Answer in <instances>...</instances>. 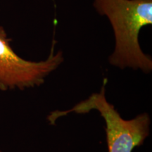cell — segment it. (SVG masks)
<instances>
[{
	"mask_svg": "<svg viewBox=\"0 0 152 152\" xmlns=\"http://www.w3.org/2000/svg\"><path fill=\"white\" fill-rule=\"evenodd\" d=\"M93 6L109 19L113 30L115 47L109 64L150 73L152 59L142 51L139 35L142 28L152 24V0H93Z\"/></svg>",
	"mask_w": 152,
	"mask_h": 152,
	"instance_id": "6da1fadb",
	"label": "cell"
},
{
	"mask_svg": "<svg viewBox=\"0 0 152 152\" xmlns=\"http://www.w3.org/2000/svg\"><path fill=\"white\" fill-rule=\"evenodd\" d=\"M92 110L97 111L105 121L109 152H132L149 135L151 120L149 114L143 113L134 118L123 119L113 104L106 99L105 85L99 92L94 93L72 109L52 112L47 120L51 124H54L59 118L68 113H86Z\"/></svg>",
	"mask_w": 152,
	"mask_h": 152,
	"instance_id": "7a4b0ae2",
	"label": "cell"
},
{
	"mask_svg": "<svg viewBox=\"0 0 152 152\" xmlns=\"http://www.w3.org/2000/svg\"><path fill=\"white\" fill-rule=\"evenodd\" d=\"M11 39L0 25V90H24L44 84L48 75L61 65V51L55 52V40L47 58L40 61L24 59L11 47Z\"/></svg>",
	"mask_w": 152,
	"mask_h": 152,
	"instance_id": "3957f363",
	"label": "cell"
},
{
	"mask_svg": "<svg viewBox=\"0 0 152 152\" xmlns=\"http://www.w3.org/2000/svg\"><path fill=\"white\" fill-rule=\"evenodd\" d=\"M0 152H2V151H1V150H0Z\"/></svg>",
	"mask_w": 152,
	"mask_h": 152,
	"instance_id": "277c9868",
	"label": "cell"
}]
</instances>
